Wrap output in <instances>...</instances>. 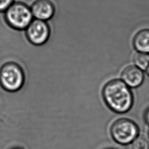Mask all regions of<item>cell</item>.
Returning a JSON list of instances; mask_svg holds the SVG:
<instances>
[{"label":"cell","instance_id":"obj_7","mask_svg":"<svg viewBox=\"0 0 149 149\" xmlns=\"http://www.w3.org/2000/svg\"><path fill=\"white\" fill-rule=\"evenodd\" d=\"M121 80L130 88L140 87L144 80V71L134 65L126 66L121 73Z\"/></svg>","mask_w":149,"mask_h":149},{"label":"cell","instance_id":"obj_8","mask_svg":"<svg viewBox=\"0 0 149 149\" xmlns=\"http://www.w3.org/2000/svg\"><path fill=\"white\" fill-rule=\"evenodd\" d=\"M132 45L136 52L149 54V29L138 31L133 38Z\"/></svg>","mask_w":149,"mask_h":149},{"label":"cell","instance_id":"obj_11","mask_svg":"<svg viewBox=\"0 0 149 149\" xmlns=\"http://www.w3.org/2000/svg\"><path fill=\"white\" fill-rule=\"evenodd\" d=\"M14 2L15 0H0V12H4Z\"/></svg>","mask_w":149,"mask_h":149},{"label":"cell","instance_id":"obj_15","mask_svg":"<svg viewBox=\"0 0 149 149\" xmlns=\"http://www.w3.org/2000/svg\"><path fill=\"white\" fill-rule=\"evenodd\" d=\"M148 139H149V129H148Z\"/></svg>","mask_w":149,"mask_h":149},{"label":"cell","instance_id":"obj_1","mask_svg":"<svg viewBox=\"0 0 149 149\" xmlns=\"http://www.w3.org/2000/svg\"><path fill=\"white\" fill-rule=\"evenodd\" d=\"M102 95L108 107L118 113L129 112L134 104V95L121 79H115L108 81L102 90Z\"/></svg>","mask_w":149,"mask_h":149},{"label":"cell","instance_id":"obj_2","mask_svg":"<svg viewBox=\"0 0 149 149\" xmlns=\"http://www.w3.org/2000/svg\"><path fill=\"white\" fill-rule=\"evenodd\" d=\"M3 13L6 23L15 30H26L34 19L30 6L21 2L15 1Z\"/></svg>","mask_w":149,"mask_h":149},{"label":"cell","instance_id":"obj_9","mask_svg":"<svg viewBox=\"0 0 149 149\" xmlns=\"http://www.w3.org/2000/svg\"><path fill=\"white\" fill-rule=\"evenodd\" d=\"M133 65L146 72L149 65V54L136 52L133 57Z\"/></svg>","mask_w":149,"mask_h":149},{"label":"cell","instance_id":"obj_14","mask_svg":"<svg viewBox=\"0 0 149 149\" xmlns=\"http://www.w3.org/2000/svg\"><path fill=\"white\" fill-rule=\"evenodd\" d=\"M12 149H22V148H16V147H15V148H12Z\"/></svg>","mask_w":149,"mask_h":149},{"label":"cell","instance_id":"obj_5","mask_svg":"<svg viewBox=\"0 0 149 149\" xmlns=\"http://www.w3.org/2000/svg\"><path fill=\"white\" fill-rule=\"evenodd\" d=\"M25 30L29 41L36 45L45 43L50 36V28L47 22L41 20L34 19Z\"/></svg>","mask_w":149,"mask_h":149},{"label":"cell","instance_id":"obj_10","mask_svg":"<svg viewBox=\"0 0 149 149\" xmlns=\"http://www.w3.org/2000/svg\"><path fill=\"white\" fill-rule=\"evenodd\" d=\"M132 144L133 149H149L148 140L141 136H139Z\"/></svg>","mask_w":149,"mask_h":149},{"label":"cell","instance_id":"obj_13","mask_svg":"<svg viewBox=\"0 0 149 149\" xmlns=\"http://www.w3.org/2000/svg\"><path fill=\"white\" fill-rule=\"evenodd\" d=\"M146 72H147V74L149 76V65H148V68H147V69Z\"/></svg>","mask_w":149,"mask_h":149},{"label":"cell","instance_id":"obj_6","mask_svg":"<svg viewBox=\"0 0 149 149\" xmlns=\"http://www.w3.org/2000/svg\"><path fill=\"white\" fill-rule=\"evenodd\" d=\"M30 8L35 19L47 22L55 13V6L51 0H35Z\"/></svg>","mask_w":149,"mask_h":149},{"label":"cell","instance_id":"obj_3","mask_svg":"<svg viewBox=\"0 0 149 149\" xmlns=\"http://www.w3.org/2000/svg\"><path fill=\"white\" fill-rule=\"evenodd\" d=\"M110 132L115 141L126 146L132 144L139 136L140 129L133 120L122 118L113 122L111 126Z\"/></svg>","mask_w":149,"mask_h":149},{"label":"cell","instance_id":"obj_12","mask_svg":"<svg viewBox=\"0 0 149 149\" xmlns=\"http://www.w3.org/2000/svg\"><path fill=\"white\" fill-rule=\"evenodd\" d=\"M143 119L146 125L149 127V107L147 108L143 114Z\"/></svg>","mask_w":149,"mask_h":149},{"label":"cell","instance_id":"obj_4","mask_svg":"<svg viewBox=\"0 0 149 149\" xmlns=\"http://www.w3.org/2000/svg\"><path fill=\"white\" fill-rule=\"evenodd\" d=\"M24 80V73L21 67L14 62H7L0 68V85L8 91L19 90Z\"/></svg>","mask_w":149,"mask_h":149}]
</instances>
